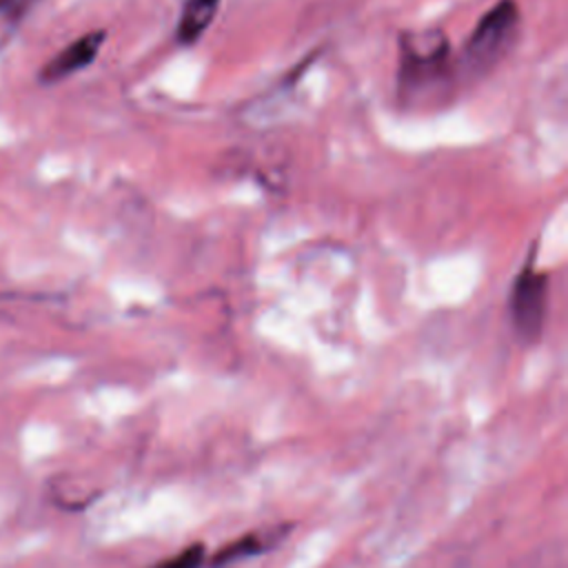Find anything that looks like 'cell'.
Segmentation results:
<instances>
[{
  "mask_svg": "<svg viewBox=\"0 0 568 568\" xmlns=\"http://www.w3.org/2000/svg\"><path fill=\"white\" fill-rule=\"evenodd\" d=\"M457 55L444 29H413L399 36L397 100L408 111L437 109L459 87Z\"/></svg>",
  "mask_w": 568,
  "mask_h": 568,
  "instance_id": "6da1fadb",
  "label": "cell"
},
{
  "mask_svg": "<svg viewBox=\"0 0 568 568\" xmlns=\"http://www.w3.org/2000/svg\"><path fill=\"white\" fill-rule=\"evenodd\" d=\"M521 27L517 0H497L475 24L462 53L457 55L459 80L488 75L515 47Z\"/></svg>",
  "mask_w": 568,
  "mask_h": 568,
  "instance_id": "7a4b0ae2",
  "label": "cell"
},
{
  "mask_svg": "<svg viewBox=\"0 0 568 568\" xmlns=\"http://www.w3.org/2000/svg\"><path fill=\"white\" fill-rule=\"evenodd\" d=\"M548 284L550 275L537 268L535 246H530V253L513 277L508 293L510 328L515 337L526 346L537 344L544 335L548 315Z\"/></svg>",
  "mask_w": 568,
  "mask_h": 568,
  "instance_id": "3957f363",
  "label": "cell"
},
{
  "mask_svg": "<svg viewBox=\"0 0 568 568\" xmlns=\"http://www.w3.org/2000/svg\"><path fill=\"white\" fill-rule=\"evenodd\" d=\"M106 40L104 29H91L78 38H73L69 44H64L58 53H53L36 73L38 84L53 87L64 82L67 78L84 71L91 67L102 51V44Z\"/></svg>",
  "mask_w": 568,
  "mask_h": 568,
  "instance_id": "277c9868",
  "label": "cell"
},
{
  "mask_svg": "<svg viewBox=\"0 0 568 568\" xmlns=\"http://www.w3.org/2000/svg\"><path fill=\"white\" fill-rule=\"evenodd\" d=\"M220 2L222 0H184L175 24V42L182 47L195 44L213 22Z\"/></svg>",
  "mask_w": 568,
  "mask_h": 568,
  "instance_id": "5b68a950",
  "label": "cell"
},
{
  "mask_svg": "<svg viewBox=\"0 0 568 568\" xmlns=\"http://www.w3.org/2000/svg\"><path fill=\"white\" fill-rule=\"evenodd\" d=\"M42 0H0V51L7 49Z\"/></svg>",
  "mask_w": 568,
  "mask_h": 568,
  "instance_id": "8992f818",
  "label": "cell"
},
{
  "mask_svg": "<svg viewBox=\"0 0 568 568\" xmlns=\"http://www.w3.org/2000/svg\"><path fill=\"white\" fill-rule=\"evenodd\" d=\"M268 546H271L268 532H266V537H262V535H257V532H246V535L233 539L231 544L222 546V548L211 557V566L224 568V566H229V564H233V561H237V559L255 557V555L264 552Z\"/></svg>",
  "mask_w": 568,
  "mask_h": 568,
  "instance_id": "52a82bcc",
  "label": "cell"
},
{
  "mask_svg": "<svg viewBox=\"0 0 568 568\" xmlns=\"http://www.w3.org/2000/svg\"><path fill=\"white\" fill-rule=\"evenodd\" d=\"M204 544H191L178 555H171L151 568H200L204 561Z\"/></svg>",
  "mask_w": 568,
  "mask_h": 568,
  "instance_id": "ba28073f",
  "label": "cell"
}]
</instances>
